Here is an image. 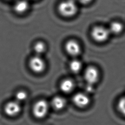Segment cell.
<instances>
[{
    "label": "cell",
    "mask_w": 125,
    "mask_h": 125,
    "mask_svg": "<svg viewBox=\"0 0 125 125\" xmlns=\"http://www.w3.org/2000/svg\"><path fill=\"white\" fill-rule=\"evenodd\" d=\"M29 7L28 2L25 0H20L14 5V10L18 13H23L27 11Z\"/></svg>",
    "instance_id": "obj_11"
},
{
    "label": "cell",
    "mask_w": 125,
    "mask_h": 125,
    "mask_svg": "<svg viewBox=\"0 0 125 125\" xmlns=\"http://www.w3.org/2000/svg\"><path fill=\"white\" fill-rule=\"evenodd\" d=\"M58 11L64 17L74 16L78 11L77 3L74 0H65L62 1L58 6Z\"/></svg>",
    "instance_id": "obj_1"
},
{
    "label": "cell",
    "mask_w": 125,
    "mask_h": 125,
    "mask_svg": "<svg viewBox=\"0 0 125 125\" xmlns=\"http://www.w3.org/2000/svg\"><path fill=\"white\" fill-rule=\"evenodd\" d=\"M33 49L37 55L40 56L41 54L45 52L46 50V46L43 42L39 41L35 43Z\"/></svg>",
    "instance_id": "obj_14"
},
{
    "label": "cell",
    "mask_w": 125,
    "mask_h": 125,
    "mask_svg": "<svg viewBox=\"0 0 125 125\" xmlns=\"http://www.w3.org/2000/svg\"><path fill=\"white\" fill-rule=\"evenodd\" d=\"M83 64L82 62L77 59H74L71 61L69 63V68L70 70L74 73H77L82 69Z\"/></svg>",
    "instance_id": "obj_13"
},
{
    "label": "cell",
    "mask_w": 125,
    "mask_h": 125,
    "mask_svg": "<svg viewBox=\"0 0 125 125\" xmlns=\"http://www.w3.org/2000/svg\"><path fill=\"white\" fill-rule=\"evenodd\" d=\"M52 107L57 110L62 109L66 105V100L61 96H55L51 101Z\"/></svg>",
    "instance_id": "obj_9"
},
{
    "label": "cell",
    "mask_w": 125,
    "mask_h": 125,
    "mask_svg": "<svg viewBox=\"0 0 125 125\" xmlns=\"http://www.w3.org/2000/svg\"><path fill=\"white\" fill-rule=\"evenodd\" d=\"M29 65L31 70L36 73L42 72L45 70L46 66L44 61L40 56L37 55L30 59Z\"/></svg>",
    "instance_id": "obj_4"
},
{
    "label": "cell",
    "mask_w": 125,
    "mask_h": 125,
    "mask_svg": "<svg viewBox=\"0 0 125 125\" xmlns=\"http://www.w3.org/2000/svg\"><path fill=\"white\" fill-rule=\"evenodd\" d=\"M49 110V104L45 100L38 101L33 107V114L38 119H42L45 117Z\"/></svg>",
    "instance_id": "obj_2"
},
{
    "label": "cell",
    "mask_w": 125,
    "mask_h": 125,
    "mask_svg": "<svg viewBox=\"0 0 125 125\" xmlns=\"http://www.w3.org/2000/svg\"><path fill=\"white\" fill-rule=\"evenodd\" d=\"M65 49L69 55L73 57L78 56L81 51V47L79 43L73 40H69L66 42Z\"/></svg>",
    "instance_id": "obj_7"
},
{
    "label": "cell",
    "mask_w": 125,
    "mask_h": 125,
    "mask_svg": "<svg viewBox=\"0 0 125 125\" xmlns=\"http://www.w3.org/2000/svg\"><path fill=\"white\" fill-rule=\"evenodd\" d=\"M16 101L18 102H21L25 101L27 98V94L24 91H19L15 95Z\"/></svg>",
    "instance_id": "obj_16"
},
{
    "label": "cell",
    "mask_w": 125,
    "mask_h": 125,
    "mask_svg": "<svg viewBox=\"0 0 125 125\" xmlns=\"http://www.w3.org/2000/svg\"><path fill=\"white\" fill-rule=\"evenodd\" d=\"M84 77L85 81L89 85L95 84L98 82L99 77L98 70L94 66H88L84 71Z\"/></svg>",
    "instance_id": "obj_5"
},
{
    "label": "cell",
    "mask_w": 125,
    "mask_h": 125,
    "mask_svg": "<svg viewBox=\"0 0 125 125\" xmlns=\"http://www.w3.org/2000/svg\"><path fill=\"white\" fill-rule=\"evenodd\" d=\"M110 33L114 34H118L120 33L123 30V24L118 21H113L110 24L109 28H108Z\"/></svg>",
    "instance_id": "obj_12"
},
{
    "label": "cell",
    "mask_w": 125,
    "mask_h": 125,
    "mask_svg": "<svg viewBox=\"0 0 125 125\" xmlns=\"http://www.w3.org/2000/svg\"><path fill=\"white\" fill-rule=\"evenodd\" d=\"M77 3H80L81 4H87L90 3L92 0H74Z\"/></svg>",
    "instance_id": "obj_17"
},
{
    "label": "cell",
    "mask_w": 125,
    "mask_h": 125,
    "mask_svg": "<svg viewBox=\"0 0 125 125\" xmlns=\"http://www.w3.org/2000/svg\"><path fill=\"white\" fill-rule=\"evenodd\" d=\"M74 83L72 80L67 79L63 80L60 85L61 90L64 93H68L71 92L74 88Z\"/></svg>",
    "instance_id": "obj_10"
},
{
    "label": "cell",
    "mask_w": 125,
    "mask_h": 125,
    "mask_svg": "<svg viewBox=\"0 0 125 125\" xmlns=\"http://www.w3.org/2000/svg\"><path fill=\"white\" fill-rule=\"evenodd\" d=\"M4 110L6 114L8 116L14 117L20 113L21 106L20 103L18 101H11L5 105Z\"/></svg>",
    "instance_id": "obj_6"
},
{
    "label": "cell",
    "mask_w": 125,
    "mask_h": 125,
    "mask_svg": "<svg viewBox=\"0 0 125 125\" xmlns=\"http://www.w3.org/2000/svg\"><path fill=\"white\" fill-rule=\"evenodd\" d=\"M72 101L74 104L77 107L84 108L89 104L90 99L85 94L79 92L73 96Z\"/></svg>",
    "instance_id": "obj_8"
},
{
    "label": "cell",
    "mask_w": 125,
    "mask_h": 125,
    "mask_svg": "<svg viewBox=\"0 0 125 125\" xmlns=\"http://www.w3.org/2000/svg\"><path fill=\"white\" fill-rule=\"evenodd\" d=\"M117 107L119 112L125 116V96L119 99L117 104Z\"/></svg>",
    "instance_id": "obj_15"
},
{
    "label": "cell",
    "mask_w": 125,
    "mask_h": 125,
    "mask_svg": "<svg viewBox=\"0 0 125 125\" xmlns=\"http://www.w3.org/2000/svg\"><path fill=\"white\" fill-rule=\"evenodd\" d=\"M110 34L108 28L102 26H95L91 31V35L94 40L99 42L106 41Z\"/></svg>",
    "instance_id": "obj_3"
}]
</instances>
